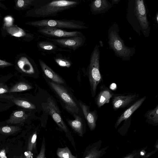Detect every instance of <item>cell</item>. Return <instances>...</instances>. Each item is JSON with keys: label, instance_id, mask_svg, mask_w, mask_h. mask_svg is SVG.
<instances>
[{"label": "cell", "instance_id": "d4e9b609", "mask_svg": "<svg viewBox=\"0 0 158 158\" xmlns=\"http://www.w3.org/2000/svg\"><path fill=\"white\" fill-rule=\"evenodd\" d=\"M56 154L58 158H78L72 154L67 147L57 148Z\"/></svg>", "mask_w": 158, "mask_h": 158}, {"label": "cell", "instance_id": "4dcf8cb0", "mask_svg": "<svg viewBox=\"0 0 158 158\" xmlns=\"http://www.w3.org/2000/svg\"><path fill=\"white\" fill-rule=\"evenodd\" d=\"M13 65V64L0 59V68H3Z\"/></svg>", "mask_w": 158, "mask_h": 158}, {"label": "cell", "instance_id": "44dd1931", "mask_svg": "<svg viewBox=\"0 0 158 158\" xmlns=\"http://www.w3.org/2000/svg\"><path fill=\"white\" fill-rule=\"evenodd\" d=\"M42 0H18L16 1L15 8L19 10L30 9L40 2Z\"/></svg>", "mask_w": 158, "mask_h": 158}, {"label": "cell", "instance_id": "2e32d148", "mask_svg": "<svg viewBox=\"0 0 158 158\" xmlns=\"http://www.w3.org/2000/svg\"><path fill=\"white\" fill-rule=\"evenodd\" d=\"M147 98L146 96L139 98L131 106L127 108L118 117L114 126L117 128L121 123L128 118L131 117L133 113L138 109Z\"/></svg>", "mask_w": 158, "mask_h": 158}, {"label": "cell", "instance_id": "ba28073f", "mask_svg": "<svg viewBox=\"0 0 158 158\" xmlns=\"http://www.w3.org/2000/svg\"><path fill=\"white\" fill-rule=\"evenodd\" d=\"M138 93H128L114 94L111 98V104L114 110L126 109L134 103L139 97Z\"/></svg>", "mask_w": 158, "mask_h": 158}, {"label": "cell", "instance_id": "9c48e42d", "mask_svg": "<svg viewBox=\"0 0 158 158\" xmlns=\"http://www.w3.org/2000/svg\"><path fill=\"white\" fill-rule=\"evenodd\" d=\"M38 28L37 31L40 34L50 38L62 39L84 35L82 32L78 31H67L63 29L50 27Z\"/></svg>", "mask_w": 158, "mask_h": 158}, {"label": "cell", "instance_id": "4fadbf2b", "mask_svg": "<svg viewBox=\"0 0 158 158\" xmlns=\"http://www.w3.org/2000/svg\"><path fill=\"white\" fill-rule=\"evenodd\" d=\"M102 140L89 145L85 149L82 158H99L106 152L107 147L101 148Z\"/></svg>", "mask_w": 158, "mask_h": 158}, {"label": "cell", "instance_id": "ffe728a7", "mask_svg": "<svg viewBox=\"0 0 158 158\" xmlns=\"http://www.w3.org/2000/svg\"><path fill=\"white\" fill-rule=\"evenodd\" d=\"M28 116V115L24 110L15 111L11 114L6 122L8 123L13 124L22 123L25 122Z\"/></svg>", "mask_w": 158, "mask_h": 158}, {"label": "cell", "instance_id": "603a6c76", "mask_svg": "<svg viewBox=\"0 0 158 158\" xmlns=\"http://www.w3.org/2000/svg\"><path fill=\"white\" fill-rule=\"evenodd\" d=\"M55 54L53 58L54 60L58 66L67 68H69L71 66L73 63L69 57L60 53Z\"/></svg>", "mask_w": 158, "mask_h": 158}, {"label": "cell", "instance_id": "cb8c5ba5", "mask_svg": "<svg viewBox=\"0 0 158 158\" xmlns=\"http://www.w3.org/2000/svg\"><path fill=\"white\" fill-rule=\"evenodd\" d=\"M37 132L35 131L29 137L27 146V155L31 157L32 155V152H35L36 153L37 151L36 139Z\"/></svg>", "mask_w": 158, "mask_h": 158}, {"label": "cell", "instance_id": "e0dca14e", "mask_svg": "<svg viewBox=\"0 0 158 158\" xmlns=\"http://www.w3.org/2000/svg\"><path fill=\"white\" fill-rule=\"evenodd\" d=\"M39 62L43 73L51 81L54 82L64 85V80L58 74L54 71L41 59H39Z\"/></svg>", "mask_w": 158, "mask_h": 158}, {"label": "cell", "instance_id": "7c38bea8", "mask_svg": "<svg viewBox=\"0 0 158 158\" xmlns=\"http://www.w3.org/2000/svg\"><path fill=\"white\" fill-rule=\"evenodd\" d=\"M80 113L73 115L74 120L67 118L66 120L69 125L74 132L80 137H83L85 132L86 124L83 116L80 114Z\"/></svg>", "mask_w": 158, "mask_h": 158}, {"label": "cell", "instance_id": "d590c367", "mask_svg": "<svg viewBox=\"0 0 158 158\" xmlns=\"http://www.w3.org/2000/svg\"><path fill=\"white\" fill-rule=\"evenodd\" d=\"M0 7L2 8L3 9L7 10V8L1 2H0Z\"/></svg>", "mask_w": 158, "mask_h": 158}, {"label": "cell", "instance_id": "e575fe53", "mask_svg": "<svg viewBox=\"0 0 158 158\" xmlns=\"http://www.w3.org/2000/svg\"><path fill=\"white\" fill-rule=\"evenodd\" d=\"M120 1V0H112L111 1L112 4H115L118 3Z\"/></svg>", "mask_w": 158, "mask_h": 158}, {"label": "cell", "instance_id": "8992f818", "mask_svg": "<svg viewBox=\"0 0 158 158\" xmlns=\"http://www.w3.org/2000/svg\"><path fill=\"white\" fill-rule=\"evenodd\" d=\"M25 24L37 28L50 27L61 29L64 28L78 30L89 28L85 26V23L84 22L74 19H48L27 22Z\"/></svg>", "mask_w": 158, "mask_h": 158}, {"label": "cell", "instance_id": "1f68e13d", "mask_svg": "<svg viewBox=\"0 0 158 158\" xmlns=\"http://www.w3.org/2000/svg\"><path fill=\"white\" fill-rule=\"evenodd\" d=\"M0 158H7L4 149H2L0 150Z\"/></svg>", "mask_w": 158, "mask_h": 158}, {"label": "cell", "instance_id": "277c9868", "mask_svg": "<svg viewBox=\"0 0 158 158\" xmlns=\"http://www.w3.org/2000/svg\"><path fill=\"white\" fill-rule=\"evenodd\" d=\"M48 83L65 110L72 115L80 112L81 109L78 100L65 85L52 81Z\"/></svg>", "mask_w": 158, "mask_h": 158}, {"label": "cell", "instance_id": "5bb4252c", "mask_svg": "<svg viewBox=\"0 0 158 158\" xmlns=\"http://www.w3.org/2000/svg\"><path fill=\"white\" fill-rule=\"evenodd\" d=\"M100 91L94 97L95 103L98 108H100L106 104L109 103L114 93L104 84L100 85Z\"/></svg>", "mask_w": 158, "mask_h": 158}, {"label": "cell", "instance_id": "30bf717a", "mask_svg": "<svg viewBox=\"0 0 158 158\" xmlns=\"http://www.w3.org/2000/svg\"><path fill=\"white\" fill-rule=\"evenodd\" d=\"M49 41L62 48H66L71 50H76L84 44L86 38L82 36L73 37L62 39H54L46 37Z\"/></svg>", "mask_w": 158, "mask_h": 158}, {"label": "cell", "instance_id": "4316f807", "mask_svg": "<svg viewBox=\"0 0 158 158\" xmlns=\"http://www.w3.org/2000/svg\"><path fill=\"white\" fill-rule=\"evenodd\" d=\"M20 130L17 126H6L0 127V133L6 135H10Z\"/></svg>", "mask_w": 158, "mask_h": 158}, {"label": "cell", "instance_id": "3957f363", "mask_svg": "<svg viewBox=\"0 0 158 158\" xmlns=\"http://www.w3.org/2000/svg\"><path fill=\"white\" fill-rule=\"evenodd\" d=\"M119 28L118 24L114 23L108 30V44L110 49L114 52L115 55L124 61H128L135 53V47L126 46L123 40L119 34Z\"/></svg>", "mask_w": 158, "mask_h": 158}, {"label": "cell", "instance_id": "7402d4cb", "mask_svg": "<svg viewBox=\"0 0 158 158\" xmlns=\"http://www.w3.org/2000/svg\"><path fill=\"white\" fill-rule=\"evenodd\" d=\"M146 118L145 122L156 126L158 124V105L153 109L148 110L144 115Z\"/></svg>", "mask_w": 158, "mask_h": 158}, {"label": "cell", "instance_id": "8d00e7d4", "mask_svg": "<svg viewBox=\"0 0 158 158\" xmlns=\"http://www.w3.org/2000/svg\"><path fill=\"white\" fill-rule=\"evenodd\" d=\"M20 158H31V157L27 155V156L24 155L21 156Z\"/></svg>", "mask_w": 158, "mask_h": 158}, {"label": "cell", "instance_id": "83f0119b", "mask_svg": "<svg viewBox=\"0 0 158 158\" xmlns=\"http://www.w3.org/2000/svg\"><path fill=\"white\" fill-rule=\"evenodd\" d=\"M12 101L17 106L23 108L34 109L36 108L33 104L27 101L14 99L12 100Z\"/></svg>", "mask_w": 158, "mask_h": 158}, {"label": "cell", "instance_id": "7a4b0ae2", "mask_svg": "<svg viewBox=\"0 0 158 158\" xmlns=\"http://www.w3.org/2000/svg\"><path fill=\"white\" fill-rule=\"evenodd\" d=\"M81 0H42L27 12L26 16L34 18L56 17L59 13L79 5Z\"/></svg>", "mask_w": 158, "mask_h": 158}, {"label": "cell", "instance_id": "f1b7e54d", "mask_svg": "<svg viewBox=\"0 0 158 158\" xmlns=\"http://www.w3.org/2000/svg\"><path fill=\"white\" fill-rule=\"evenodd\" d=\"M46 143L44 137L43 138L40 153L36 158H45Z\"/></svg>", "mask_w": 158, "mask_h": 158}, {"label": "cell", "instance_id": "ac0fdd59", "mask_svg": "<svg viewBox=\"0 0 158 158\" xmlns=\"http://www.w3.org/2000/svg\"><path fill=\"white\" fill-rule=\"evenodd\" d=\"M89 6L92 14L94 15L104 13L113 6L107 0L93 1Z\"/></svg>", "mask_w": 158, "mask_h": 158}, {"label": "cell", "instance_id": "836d02e7", "mask_svg": "<svg viewBox=\"0 0 158 158\" xmlns=\"http://www.w3.org/2000/svg\"><path fill=\"white\" fill-rule=\"evenodd\" d=\"M155 152V150L147 154L146 155L144 156L142 158H148L151 155H152Z\"/></svg>", "mask_w": 158, "mask_h": 158}, {"label": "cell", "instance_id": "f546056e", "mask_svg": "<svg viewBox=\"0 0 158 158\" xmlns=\"http://www.w3.org/2000/svg\"><path fill=\"white\" fill-rule=\"evenodd\" d=\"M9 89L7 86L4 85H0V94L9 93Z\"/></svg>", "mask_w": 158, "mask_h": 158}, {"label": "cell", "instance_id": "d6a6232c", "mask_svg": "<svg viewBox=\"0 0 158 158\" xmlns=\"http://www.w3.org/2000/svg\"><path fill=\"white\" fill-rule=\"evenodd\" d=\"M137 152H133L123 158H134L135 156L137 155Z\"/></svg>", "mask_w": 158, "mask_h": 158}, {"label": "cell", "instance_id": "5b68a950", "mask_svg": "<svg viewBox=\"0 0 158 158\" xmlns=\"http://www.w3.org/2000/svg\"><path fill=\"white\" fill-rule=\"evenodd\" d=\"M100 53L99 47L96 45L90 56L89 64L86 70L90 86L91 96L94 98L96 95L97 86L103 81L100 71Z\"/></svg>", "mask_w": 158, "mask_h": 158}, {"label": "cell", "instance_id": "8fae6325", "mask_svg": "<svg viewBox=\"0 0 158 158\" xmlns=\"http://www.w3.org/2000/svg\"><path fill=\"white\" fill-rule=\"evenodd\" d=\"M79 106L83 115L91 131H93L96 127L98 114L96 110H91L90 106L79 100Z\"/></svg>", "mask_w": 158, "mask_h": 158}, {"label": "cell", "instance_id": "6da1fadb", "mask_svg": "<svg viewBox=\"0 0 158 158\" xmlns=\"http://www.w3.org/2000/svg\"><path fill=\"white\" fill-rule=\"evenodd\" d=\"M148 10L143 0H130L126 18L133 30L139 35L149 36L151 27L147 17Z\"/></svg>", "mask_w": 158, "mask_h": 158}, {"label": "cell", "instance_id": "52a82bcc", "mask_svg": "<svg viewBox=\"0 0 158 158\" xmlns=\"http://www.w3.org/2000/svg\"><path fill=\"white\" fill-rule=\"evenodd\" d=\"M46 105L45 109L46 112L51 115L59 127L64 131L65 136L70 142L74 148L76 150L75 143L72 133L64 122L61 116V111L56 103L53 99L48 97L47 99Z\"/></svg>", "mask_w": 158, "mask_h": 158}, {"label": "cell", "instance_id": "9a60e30c", "mask_svg": "<svg viewBox=\"0 0 158 158\" xmlns=\"http://www.w3.org/2000/svg\"><path fill=\"white\" fill-rule=\"evenodd\" d=\"M37 47L43 55L51 54H56L59 52H71V50L60 48L51 42L46 40L38 41L37 43Z\"/></svg>", "mask_w": 158, "mask_h": 158}, {"label": "cell", "instance_id": "d6986e66", "mask_svg": "<svg viewBox=\"0 0 158 158\" xmlns=\"http://www.w3.org/2000/svg\"><path fill=\"white\" fill-rule=\"evenodd\" d=\"M17 66L22 72L31 74L35 72L34 66H36L34 61L28 56H22L17 62Z\"/></svg>", "mask_w": 158, "mask_h": 158}, {"label": "cell", "instance_id": "484cf974", "mask_svg": "<svg viewBox=\"0 0 158 158\" xmlns=\"http://www.w3.org/2000/svg\"><path fill=\"white\" fill-rule=\"evenodd\" d=\"M32 87L29 84L23 82L16 83L9 90V93L20 92L31 89Z\"/></svg>", "mask_w": 158, "mask_h": 158}]
</instances>
